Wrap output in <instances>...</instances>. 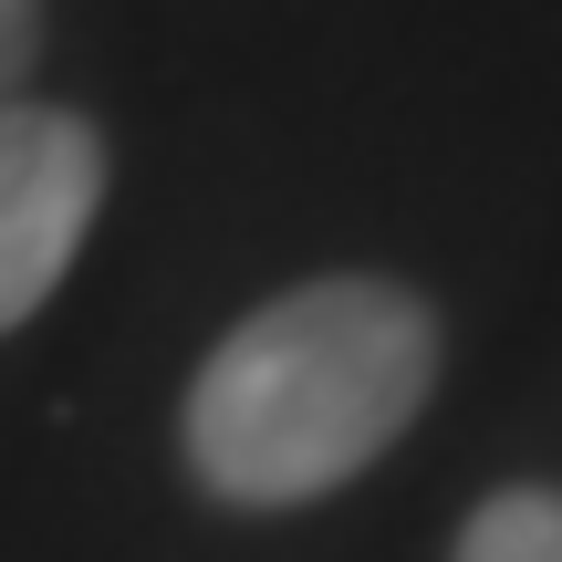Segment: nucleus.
Segmentation results:
<instances>
[{
	"label": "nucleus",
	"mask_w": 562,
	"mask_h": 562,
	"mask_svg": "<svg viewBox=\"0 0 562 562\" xmlns=\"http://www.w3.org/2000/svg\"><path fill=\"white\" fill-rule=\"evenodd\" d=\"M427 396L438 313L385 271H313L209 344L178 406V459L229 510H302L364 480Z\"/></svg>",
	"instance_id": "f257e3e1"
},
{
	"label": "nucleus",
	"mask_w": 562,
	"mask_h": 562,
	"mask_svg": "<svg viewBox=\"0 0 562 562\" xmlns=\"http://www.w3.org/2000/svg\"><path fill=\"white\" fill-rule=\"evenodd\" d=\"M104 178H115V157L83 104L0 94V334H21L83 261Z\"/></svg>",
	"instance_id": "f03ea898"
},
{
	"label": "nucleus",
	"mask_w": 562,
	"mask_h": 562,
	"mask_svg": "<svg viewBox=\"0 0 562 562\" xmlns=\"http://www.w3.org/2000/svg\"><path fill=\"white\" fill-rule=\"evenodd\" d=\"M448 562H562V490H542V480L490 490L459 521V552Z\"/></svg>",
	"instance_id": "7ed1b4c3"
},
{
	"label": "nucleus",
	"mask_w": 562,
	"mask_h": 562,
	"mask_svg": "<svg viewBox=\"0 0 562 562\" xmlns=\"http://www.w3.org/2000/svg\"><path fill=\"white\" fill-rule=\"evenodd\" d=\"M42 63V0H0V94H21Z\"/></svg>",
	"instance_id": "20e7f679"
}]
</instances>
